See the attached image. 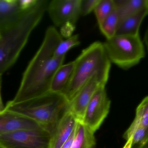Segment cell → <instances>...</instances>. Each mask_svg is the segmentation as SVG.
Returning <instances> with one entry per match:
<instances>
[{
  "instance_id": "cell-1",
  "label": "cell",
  "mask_w": 148,
  "mask_h": 148,
  "mask_svg": "<svg viewBox=\"0 0 148 148\" xmlns=\"http://www.w3.org/2000/svg\"><path fill=\"white\" fill-rule=\"evenodd\" d=\"M63 40L53 26L47 29L43 41L23 75L19 89L10 104H16L46 94L57 70L63 64L65 57H57L54 52Z\"/></svg>"
},
{
  "instance_id": "cell-2",
  "label": "cell",
  "mask_w": 148,
  "mask_h": 148,
  "mask_svg": "<svg viewBox=\"0 0 148 148\" xmlns=\"http://www.w3.org/2000/svg\"><path fill=\"white\" fill-rule=\"evenodd\" d=\"M49 1L40 0L11 27L0 33V78L16 62L29 36L42 19Z\"/></svg>"
},
{
  "instance_id": "cell-3",
  "label": "cell",
  "mask_w": 148,
  "mask_h": 148,
  "mask_svg": "<svg viewBox=\"0 0 148 148\" xmlns=\"http://www.w3.org/2000/svg\"><path fill=\"white\" fill-rule=\"evenodd\" d=\"M3 110L34 120L52 135L60 121L70 111V103L62 94L49 92L20 103H8Z\"/></svg>"
},
{
  "instance_id": "cell-4",
  "label": "cell",
  "mask_w": 148,
  "mask_h": 148,
  "mask_svg": "<svg viewBox=\"0 0 148 148\" xmlns=\"http://www.w3.org/2000/svg\"><path fill=\"white\" fill-rule=\"evenodd\" d=\"M73 73L62 94L71 102L83 86L97 74L108 81L111 62L103 43L95 42L84 49L75 60Z\"/></svg>"
},
{
  "instance_id": "cell-5",
  "label": "cell",
  "mask_w": 148,
  "mask_h": 148,
  "mask_svg": "<svg viewBox=\"0 0 148 148\" xmlns=\"http://www.w3.org/2000/svg\"><path fill=\"white\" fill-rule=\"evenodd\" d=\"M103 44L111 63L125 70L137 65L145 56L140 34L116 35Z\"/></svg>"
},
{
  "instance_id": "cell-6",
  "label": "cell",
  "mask_w": 148,
  "mask_h": 148,
  "mask_svg": "<svg viewBox=\"0 0 148 148\" xmlns=\"http://www.w3.org/2000/svg\"><path fill=\"white\" fill-rule=\"evenodd\" d=\"M51 140L43 128L21 130L0 136V148H50Z\"/></svg>"
},
{
  "instance_id": "cell-7",
  "label": "cell",
  "mask_w": 148,
  "mask_h": 148,
  "mask_svg": "<svg viewBox=\"0 0 148 148\" xmlns=\"http://www.w3.org/2000/svg\"><path fill=\"white\" fill-rule=\"evenodd\" d=\"M110 104L111 102L107 96L105 86L100 87L87 106L82 122L95 133L107 117Z\"/></svg>"
},
{
  "instance_id": "cell-8",
  "label": "cell",
  "mask_w": 148,
  "mask_h": 148,
  "mask_svg": "<svg viewBox=\"0 0 148 148\" xmlns=\"http://www.w3.org/2000/svg\"><path fill=\"white\" fill-rule=\"evenodd\" d=\"M81 0H53L49 2L47 11L56 27L66 23L75 25L81 14Z\"/></svg>"
},
{
  "instance_id": "cell-9",
  "label": "cell",
  "mask_w": 148,
  "mask_h": 148,
  "mask_svg": "<svg viewBox=\"0 0 148 148\" xmlns=\"http://www.w3.org/2000/svg\"><path fill=\"white\" fill-rule=\"evenodd\" d=\"M108 81L98 75L90 78L78 91L70 103V112L77 121L82 122L87 106L92 96L100 87L106 86Z\"/></svg>"
},
{
  "instance_id": "cell-10",
  "label": "cell",
  "mask_w": 148,
  "mask_h": 148,
  "mask_svg": "<svg viewBox=\"0 0 148 148\" xmlns=\"http://www.w3.org/2000/svg\"><path fill=\"white\" fill-rule=\"evenodd\" d=\"M42 128L43 127L38 123L22 115L4 110L0 113V136L21 130Z\"/></svg>"
},
{
  "instance_id": "cell-11",
  "label": "cell",
  "mask_w": 148,
  "mask_h": 148,
  "mask_svg": "<svg viewBox=\"0 0 148 148\" xmlns=\"http://www.w3.org/2000/svg\"><path fill=\"white\" fill-rule=\"evenodd\" d=\"M77 120L69 111L58 123L51 135L50 148H60L75 129Z\"/></svg>"
},
{
  "instance_id": "cell-12",
  "label": "cell",
  "mask_w": 148,
  "mask_h": 148,
  "mask_svg": "<svg viewBox=\"0 0 148 148\" xmlns=\"http://www.w3.org/2000/svg\"><path fill=\"white\" fill-rule=\"evenodd\" d=\"M24 12L18 0H0V33L15 23Z\"/></svg>"
},
{
  "instance_id": "cell-13",
  "label": "cell",
  "mask_w": 148,
  "mask_h": 148,
  "mask_svg": "<svg viewBox=\"0 0 148 148\" xmlns=\"http://www.w3.org/2000/svg\"><path fill=\"white\" fill-rule=\"evenodd\" d=\"M75 61L62 64L56 72L51 81L50 92L63 93L69 84L75 68Z\"/></svg>"
},
{
  "instance_id": "cell-14",
  "label": "cell",
  "mask_w": 148,
  "mask_h": 148,
  "mask_svg": "<svg viewBox=\"0 0 148 148\" xmlns=\"http://www.w3.org/2000/svg\"><path fill=\"white\" fill-rule=\"evenodd\" d=\"M148 14L147 8L140 12L121 20L119 22L116 35L139 34L140 26Z\"/></svg>"
},
{
  "instance_id": "cell-15",
  "label": "cell",
  "mask_w": 148,
  "mask_h": 148,
  "mask_svg": "<svg viewBox=\"0 0 148 148\" xmlns=\"http://www.w3.org/2000/svg\"><path fill=\"white\" fill-rule=\"evenodd\" d=\"M119 21L147 8V0H114Z\"/></svg>"
},
{
  "instance_id": "cell-16",
  "label": "cell",
  "mask_w": 148,
  "mask_h": 148,
  "mask_svg": "<svg viewBox=\"0 0 148 148\" xmlns=\"http://www.w3.org/2000/svg\"><path fill=\"white\" fill-rule=\"evenodd\" d=\"M94 134L81 122H77L71 148H95Z\"/></svg>"
},
{
  "instance_id": "cell-17",
  "label": "cell",
  "mask_w": 148,
  "mask_h": 148,
  "mask_svg": "<svg viewBox=\"0 0 148 148\" xmlns=\"http://www.w3.org/2000/svg\"><path fill=\"white\" fill-rule=\"evenodd\" d=\"M119 22V17L115 8L110 14L99 25L100 30L107 40L116 35Z\"/></svg>"
},
{
  "instance_id": "cell-18",
  "label": "cell",
  "mask_w": 148,
  "mask_h": 148,
  "mask_svg": "<svg viewBox=\"0 0 148 148\" xmlns=\"http://www.w3.org/2000/svg\"><path fill=\"white\" fill-rule=\"evenodd\" d=\"M114 9V0H100L94 11L98 26L101 24Z\"/></svg>"
},
{
  "instance_id": "cell-19",
  "label": "cell",
  "mask_w": 148,
  "mask_h": 148,
  "mask_svg": "<svg viewBox=\"0 0 148 148\" xmlns=\"http://www.w3.org/2000/svg\"><path fill=\"white\" fill-rule=\"evenodd\" d=\"M80 43L79 35H73L58 44L55 50L54 56L57 57H66V54L70 50L78 46Z\"/></svg>"
},
{
  "instance_id": "cell-20",
  "label": "cell",
  "mask_w": 148,
  "mask_h": 148,
  "mask_svg": "<svg viewBox=\"0 0 148 148\" xmlns=\"http://www.w3.org/2000/svg\"><path fill=\"white\" fill-rule=\"evenodd\" d=\"M133 122L148 131V96L145 97L137 107Z\"/></svg>"
},
{
  "instance_id": "cell-21",
  "label": "cell",
  "mask_w": 148,
  "mask_h": 148,
  "mask_svg": "<svg viewBox=\"0 0 148 148\" xmlns=\"http://www.w3.org/2000/svg\"><path fill=\"white\" fill-rule=\"evenodd\" d=\"M100 0H81V15L86 16L94 11Z\"/></svg>"
},
{
  "instance_id": "cell-22",
  "label": "cell",
  "mask_w": 148,
  "mask_h": 148,
  "mask_svg": "<svg viewBox=\"0 0 148 148\" xmlns=\"http://www.w3.org/2000/svg\"><path fill=\"white\" fill-rule=\"evenodd\" d=\"M75 29V24L70 22L66 23L61 27L60 34L62 36L67 39L73 35V33Z\"/></svg>"
},
{
  "instance_id": "cell-23",
  "label": "cell",
  "mask_w": 148,
  "mask_h": 148,
  "mask_svg": "<svg viewBox=\"0 0 148 148\" xmlns=\"http://www.w3.org/2000/svg\"><path fill=\"white\" fill-rule=\"evenodd\" d=\"M40 0H18L21 10L23 12L34 8L40 3Z\"/></svg>"
},
{
  "instance_id": "cell-24",
  "label": "cell",
  "mask_w": 148,
  "mask_h": 148,
  "mask_svg": "<svg viewBox=\"0 0 148 148\" xmlns=\"http://www.w3.org/2000/svg\"><path fill=\"white\" fill-rule=\"evenodd\" d=\"M75 129L70 136V137L66 141V142L60 148H71L72 143L73 141L74 137H75Z\"/></svg>"
},
{
  "instance_id": "cell-25",
  "label": "cell",
  "mask_w": 148,
  "mask_h": 148,
  "mask_svg": "<svg viewBox=\"0 0 148 148\" xmlns=\"http://www.w3.org/2000/svg\"><path fill=\"white\" fill-rule=\"evenodd\" d=\"M131 148H148V140L141 144L132 146Z\"/></svg>"
},
{
  "instance_id": "cell-26",
  "label": "cell",
  "mask_w": 148,
  "mask_h": 148,
  "mask_svg": "<svg viewBox=\"0 0 148 148\" xmlns=\"http://www.w3.org/2000/svg\"><path fill=\"white\" fill-rule=\"evenodd\" d=\"M132 137H130L127 140L125 144V146L123 148H131L132 147Z\"/></svg>"
},
{
  "instance_id": "cell-27",
  "label": "cell",
  "mask_w": 148,
  "mask_h": 148,
  "mask_svg": "<svg viewBox=\"0 0 148 148\" xmlns=\"http://www.w3.org/2000/svg\"><path fill=\"white\" fill-rule=\"evenodd\" d=\"M1 81L0 82V113L2 112L4 109V107H3V103L2 102V100L1 96Z\"/></svg>"
},
{
  "instance_id": "cell-28",
  "label": "cell",
  "mask_w": 148,
  "mask_h": 148,
  "mask_svg": "<svg viewBox=\"0 0 148 148\" xmlns=\"http://www.w3.org/2000/svg\"><path fill=\"white\" fill-rule=\"evenodd\" d=\"M144 40L148 51V27L146 30V33H145Z\"/></svg>"
},
{
  "instance_id": "cell-29",
  "label": "cell",
  "mask_w": 148,
  "mask_h": 148,
  "mask_svg": "<svg viewBox=\"0 0 148 148\" xmlns=\"http://www.w3.org/2000/svg\"><path fill=\"white\" fill-rule=\"evenodd\" d=\"M147 12H148V0H147Z\"/></svg>"
},
{
  "instance_id": "cell-30",
  "label": "cell",
  "mask_w": 148,
  "mask_h": 148,
  "mask_svg": "<svg viewBox=\"0 0 148 148\" xmlns=\"http://www.w3.org/2000/svg\"><path fill=\"white\" fill-rule=\"evenodd\" d=\"M2 81L1 78H0V82Z\"/></svg>"
}]
</instances>
